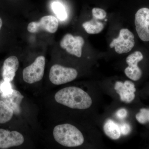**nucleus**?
<instances>
[{
	"label": "nucleus",
	"instance_id": "obj_3",
	"mask_svg": "<svg viewBox=\"0 0 149 149\" xmlns=\"http://www.w3.org/2000/svg\"><path fill=\"white\" fill-rule=\"evenodd\" d=\"M77 74V70L74 68L55 64L51 67L49 78L54 85H61L73 81Z\"/></svg>",
	"mask_w": 149,
	"mask_h": 149
},
{
	"label": "nucleus",
	"instance_id": "obj_8",
	"mask_svg": "<svg viewBox=\"0 0 149 149\" xmlns=\"http://www.w3.org/2000/svg\"><path fill=\"white\" fill-rule=\"evenodd\" d=\"M85 41L81 36H73L70 34H66L60 42V46L66 50L68 53L81 57L82 48Z\"/></svg>",
	"mask_w": 149,
	"mask_h": 149
},
{
	"label": "nucleus",
	"instance_id": "obj_13",
	"mask_svg": "<svg viewBox=\"0 0 149 149\" xmlns=\"http://www.w3.org/2000/svg\"><path fill=\"white\" fill-rule=\"evenodd\" d=\"M24 97L20 92L14 89L10 94L5 96L0 95V100L4 102L13 110L14 113L17 115L21 112L20 104Z\"/></svg>",
	"mask_w": 149,
	"mask_h": 149
},
{
	"label": "nucleus",
	"instance_id": "obj_9",
	"mask_svg": "<svg viewBox=\"0 0 149 149\" xmlns=\"http://www.w3.org/2000/svg\"><path fill=\"white\" fill-rule=\"evenodd\" d=\"M143 58L141 52L136 51L127 57L126 62L128 66L125 68V75L133 81L140 80L142 75V71L138 66V63Z\"/></svg>",
	"mask_w": 149,
	"mask_h": 149
},
{
	"label": "nucleus",
	"instance_id": "obj_21",
	"mask_svg": "<svg viewBox=\"0 0 149 149\" xmlns=\"http://www.w3.org/2000/svg\"><path fill=\"white\" fill-rule=\"evenodd\" d=\"M120 133L124 136L128 135L131 131V127L129 124L127 123H123L120 125Z\"/></svg>",
	"mask_w": 149,
	"mask_h": 149
},
{
	"label": "nucleus",
	"instance_id": "obj_18",
	"mask_svg": "<svg viewBox=\"0 0 149 149\" xmlns=\"http://www.w3.org/2000/svg\"><path fill=\"white\" fill-rule=\"evenodd\" d=\"M14 89L10 82L3 80L0 82V95H6L13 93Z\"/></svg>",
	"mask_w": 149,
	"mask_h": 149
},
{
	"label": "nucleus",
	"instance_id": "obj_4",
	"mask_svg": "<svg viewBox=\"0 0 149 149\" xmlns=\"http://www.w3.org/2000/svg\"><path fill=\"white\" fill-rule=\"evenodd\" d=\"M45 58L39 56L34 62L24 68L22 71V77L25 83L33 84L42 79L45 72Z\"/></svg>",
	"mask_w": 149,
	"mask_h": 149
},
{
	"label": "nucleus",
	"instance_id": "obj_19",
	"mask_svg": "<svg viewBox=\"0 0 149 149\" xmlns=\"http://www.w3.org/2000/svg\"><path fill=\"white\" fill-rule=\"evenodd\" d=\"M136 119L141 124H146L149 122V109L142 108L136 115Z\"/></svg>",
	"mask_w": 149,
	"mask_h": 149
},
{
	"label": "nucleus",
	"instance_id": "obj_16",
	"mask_svg": "<svg viewBox=\"0 0 149 149\" xmlns=\"http://www.w3.org/2000/svg\"><path fill=\"white\" fill-rule=\"evenodd\" d=\"M14 114L13 110L2 100H0V123L8 122Z\"/></svg>",
	"mask_w": 149,
	"mask_h": 149
},
{
	"label": "nucleus",
	"instance_id": "obj_7",
	"mask_svg": "<svg viewBox=\"0 0 149 149\" xmlns=\"http://www.w3.org/2000/svg\"><path fill=\"white\" fill-rule=\"evenodd\" d=\"M59 22L57 19L53 15L43 17L39 22H32L28 24L27 30L30 33H36L41 30L51 33L56 32Z\"/></svg>",
	"mask_w": 149,
	"mask_h": 149
},
{
	"label": "nucleus",
	"instance_id": "obj_22",
	"mask_svg": "<svg viewBox=\"0 0 149 149\" xmlns=\"http://www.w3.org/2000/svg\"><path fill=\"white\" fill-rule=\"evenodd\" d=\"M127 110L125 109H120L118 110L116 113V116L120 119H123L127 116Z\"/></svg>",
	"mask_w": 149,
	"mask_h": 149
},
{
	"label": "nucleus",
	"instance_id": "obj_5",
	"mask_svg": "<svg viewBox=\"0 0 149 149\" xmlns=\"http://www.w3.org/2000/svg\"><path fill=\"white\" fill-rule=\"evenodd\" d=\"M134 35L130 30L126 28L121 29L118 37L112 41L109 46L114 47L117 53L122 54L129 52L135 46Z\"/></svg>",
	"mask_w": 149,
	"mask_h": 149
},
{
	"label": "nucleus",
	"instance_id": "obj_15",
	"mask_svg": "<svg viewBox=\"0 0 149 149\" xmlns=\"http://www.w3.org/2000/svg\"><path fill=\"white\" fill-rule=\"evenodd\" d=\"M82 25L86 32L89 34H99L104 29L103 23L95 18L89 21L85 22Z\"/></svg>",
	"mask_w": 149,
	"mask_h": 149
},
{
	"label": "nucleus",
	"instance_id": "obj_11",
	"mask_svg": "<svg viewBox=\"0 0 149 149\" xmlns=\"http://www.w3.org/2000/svg\"><path fill=\"white\" fill-rule=\"evenodd\" d=\"M114 89L120 96L121 101L129 103L135 99L136 89L131 81L126 80L124 83L117 81L115 85Z\"/></svg>",
	"mask_w": 149,
	"mask_h": 149
},
{
	"label": "nucleus",
	"instance_id": "obj_6",
	"mask_svg": "<svg viewBox=\"0 0 149 149\" xmlns=\"http://www.w3.org/2000/svg\"><path fill=\"white\" fill-rule=\"evenodd\" d=\"M135 24L137 34L141 40L149 41V9L143 8L135 15Z\"/></svg>",
	"mask_w": 149,
	"mask_h": 149
},
{
	"label": "nucleus",
	"instance_id": "obj_23",
	"mask_svg": "<svg viewBox=\"0 0 149 149\" xmlns=\"http://www.w3.org/2000/svg\"><path fill=\"white\" fill-rule=\"evenodd\" d=\"M3 25V21L2 19L0 17V31H1V29Z\"/></svg>",
	"mask_w": 149,
	"mask_h": 149
},
{
	"label": "nucleus",
	"instance_id": "obj_10",
	"mask_svg": "<svg viewBox=\"0 0 149 149\" xmlns=\"http://www.w3.org/2000/svg\"><path fill=\"white\" fill-rule=\"evenodd\" d=\"M24 138L18 131L0 128V149L18 146L23 143Z\"/></svg>",
	"mask_w": 149,
	"mask_h": 149
},
{
	"label": "nucleus",
	"instance_id": "obj_2",
	"mask_svg": "<svg viewBox=\"0 0 149 149\" xmlns=\"http://www.w3.org/2000/svg\"><path fill=\"white\" fill-rule=\"evenodd\" d=\"M53 136L59 144L66 147L79 146L83 143L84 138L81 131L74 125L68 123L56 125Z\"/></svg>",
	"mask_w": 149,
	"mask_h": 149
},
{
	"label": "nucleus",
	"instance_id": "obj_14",
	"mask_svg": "<svg viewBox=\"0 0 149 149\" xmlns=\"http://www.w3.org/2000/svg\"><path fill=\"white\" fill-rule=\"evenodd\" d=\"M104 130L107 136L113 140H117L121 136L120 127L111 120H109L104 126Z\"/></svg>",
	"mask_w": 149,
	"mask_h": 149
},
{
	"label": "nucleus",
	"instance_id": "obj_1",
	"mask_svg": "<svg viewBox=\"0 0 149 149\" xmlns=\"http://www.w3.org/2000/svg\"><path fill=\"white\" fill-rule=\"evenodd\" d=\"M54 98L58 103L74 109H87L93 103L88 93L76 87L62 89L56 93Z\"/></svg>",
	"mask_w": 149,
	"mask_h": 149
},
{
	"label": "nucleus",
	"instance_id": "obj_17",
	"mask_svg": "<svg viewBox=\"0 0 149 149\" xmlns=\"http://www.w3.org/2000/svg\"><path fill=\"white\" fill-rule=\"evenodd\" d=\"M52 8L58 18L63 21L67 17V13L63 5L58 2H54L52 4Z\"/></svg>",
	"mask_w": 149,
	"mask_h": 149
},
{
	"label": "nucleus",
	"instance_id": "obj_20",
	"mask_svg": "<svg viewBox=\"0 0 149 149\" xmlns=\"http://www.w3.org/2000/svg\"><path fill=\"white\" fill-rule=\"evenodd\" d=\"M92 15L93 18L97 19H103L107 16V13L102 8H95L92 10Z\"/></svg>",
	"mask_w": 149,
	"mask_h": 149
},
{
	"label": "nucleus",
	"instance_id": "obj_12",
	"mask_svg": "<svg viewBox=\"0 0 149 149\" xmlns=\"http://www.w3.org/2000/svg\"><path fill=\"white\" fill-rule=\"evenodd\" d=\"M19 66V62L16 56H12L6 59L2 68L3 80L11 82L15 77Z\"/></svg>",
	"mask_w": 149,
	"mask_h": 149
}]
</instances>
